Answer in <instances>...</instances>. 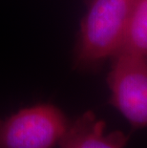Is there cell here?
<instances>
[{
    "label": "cell",
    "mask_w": 147,
    "mask_h": 148,
    "mask_svg": "<svg viewBox=\"0 0 147 148\" xmlns=\"http://www.w3.org/2000/svg\"><path fill=\"white\" fill-rule=\"evenodd\" d=\"M118 51H127L147 59V0H134L126 33Z\"/></svg>",
    "instance_id": "cell-5"
},
{
    "label": "cell",
    "mask_w": 147,
    "mask_h": 148,
    "mask_svg": "<svg viewBox=\"0 0 147 148\" xmlns=\"http://www.w3.org/2000/svg\"><path fill=\"white\" fill-rule=\"evenodd\" d=\"M70 121L52 103H36L0 118V148H55Z\"/></svg>",
    "instance_id": "cell-2"
},
{
    "label": "cell",
    "mask_w": 147,
    "mask_h": 148,
    "mask_svg": "<svg viewBox=\"0 0 147 148\" xmlns=\"http://www.w3.org/2000/svg\"><path fill=\"white\" fill-rule=\"evenodd\" d=\"M134 0H90L80 23L75 64L83 70L98 67L122 45Z\"/></svg>",
    "instance_id": "cell-1"
},
{
    "label": "cell",
    "mask_w": 147,
    "mask_h": 148,
    "mask_svg": "<svg viewBox=\"0 0 147 148\" xmlns=\"http://www.w3.org/2000/svg\"><path fill=\"white\" fill-rule=\"evenodd\" d=\"M111 59L110 103L134 128L147 127V59L127 51Z\"/></svg>",
    "instance_id": "cell-3"
},
{
    "label": "cell",
    "mask_w": 147,
    "mask_h": 148,
    "mask_svg": "<svg viewBox=\"0 0 147 148\" xmlns=\"http://www.w3.org/2000/svg\"><path fill=\"white\" fill-rule=\"evenodd\" d=\"M106 123L92 111H87L74 121L58 143L59 148H124L129 135L120 130L105 133Z\"/></svg>",
    "instance_id": "cell-4"
}]
</instances>
